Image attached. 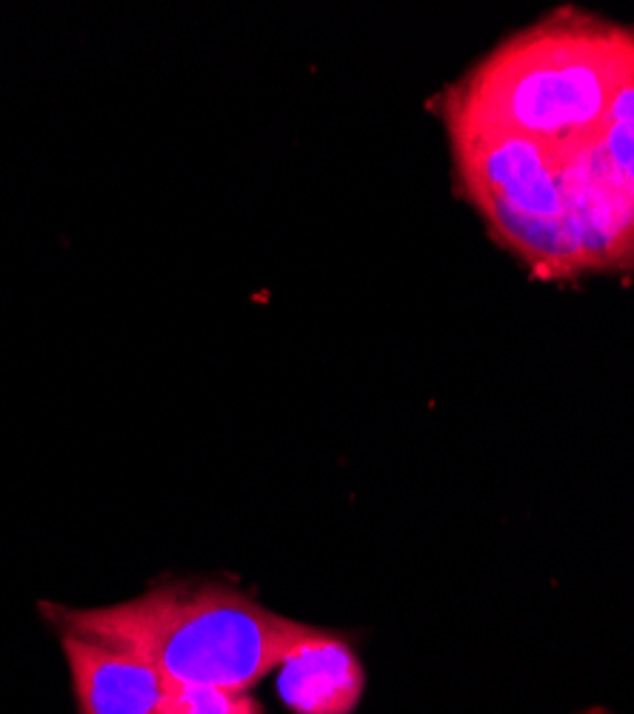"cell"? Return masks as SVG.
I'll list each match as a JSON object with an SVG mask.
<instances>
[{
    "mask_svg": "<svg viewBox=\"0 0 634 714\" xmlns=\"http://www.w3.org/2000/svg\"><path fill=\"white\" fill-rule=\"evenodd\" d=\"M40 612L60 632L143 657L175 689L249 692L317 629L223 583H158L112 606L40 603Z\"/></svg>",
    "mask_w": 634,
    "mask_h": 714,
    "instance_id": "obj_2",
    "label": "cell"
},
{
    "mask_svg": "<svg viewBox=\"0 0 634 714\" xmlns=\"http://www.w3.org/2000/svg\"><path fill=\"white\" fill-rule=\"evenodd\" d=\"M455 186L492 238L546 283L580 278L569 229L566 158L532 140L446 129Z\"/></svg>",
    "mask_w": 634,
    "mask_h": 714,
    "instance_id": "obj_3",
    "label": "cell"
},
{
    "mask_svg": "<svg viewBox=\"0 0 634 714\" xmlns=\"http://www.w3.org/2000/svg\"><path fill=\"white\" fill-rule=\"evenodd\" d=\"M566 195L580 275L634 266V80L566 158Z\"/></svg>",
    "mask_w": 634,
    "mask_h": 714,
    "instance_id": "obj_4",
    "label": "cell"
},
{
    "mask_svg": "<svg viewBox=\"0 0 634 714\" xmlns=\"http://www.w3.org/2000/svg\"><path fill=\"white\" fill-rule=\"evenodd\" d=\"M634 80V26L560 6L503 38L435 98L446 129H486L575 155Z\"/></svg>",
    "mask_w": 634,
    "mask_h": 714,
    "instance_id": "obj_1",
    "label": "cell"
},
{
    "mask_svg": "<svg viewBox=\"0 0 634 714\" xmlns=\"http://www.w3.org/2000/svg\"><path fill=\"white\" fill-rule=\"evenodd\" d=\"M163 714H260L255 697L226 689H175Z\"/></svg>",
    "mask_w": 634,
    "mask_h": 714,
    "instance_id": "obj_7",
    "label": "cell"
},
{
    "mask_svg": "<svg viewBox=\"0 0 634 714\" xmlns=\"http://www.w3.org/2000/svg\"><path fill=\"white\" fill-rule=\"evenodd\" d=\"M363 686L355 649L326 629L300 640L278 666V695L295 714H352Z\"/></svg>",
    "mask_w": 634,
    "mask_h": 714,
    "instance_id": "obj_6",
    "label": "cell"
},
{
    "mask_svg": "<svg viewBox=\"0 0 634 714\" xmlns=\"http://www.w3.org/2000/svg\"><path fill=\"white\" fill-rule=\"evenodd\" d=\"M80 714H163L175 686L143 657L60 632Z\"/></svg>",
    "mask_w": 634,
    "mask_h": 714,
    "instance_id": "obj_5",
    "label": "cell"
}]
</instances>
